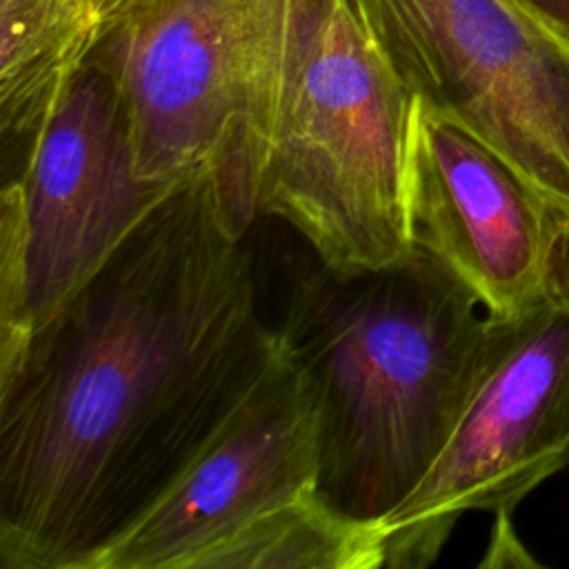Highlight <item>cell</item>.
Listing matches in <instances>:
<instances>
[{
	"instance_id": "3957f363",
	"label": "cell",
	"mask_w": 569,
	"mask_h": 569,
	"mask_svg": "<svg viewBox=\"0 0 569 569\" xmlns=\"http://www.w3.org/2000/svg\"><path fill=\"white\" fill-rule=\"evenodd\" d=\"M327 0H176L156 20L100 42L127 111L144 182L209 176L247 236L284 80Z\"/></svg>"
},
{
	"instance_id": "ba28073f",
	"label": "cell",
	"mask_w": 569,
	"mask_h": 569,
	"mask_svg": "<svg viewBox=\"0 0 569 569\" xmlns=\"http://www.w3.org/2000/svg\"><path fill=\"white\" fill-rule=\"evenodd\" d=\"M313 496H320L313 402L280 342L167 489L84 569H202L229 540Z\"/></svg>"
},
{
	"instance_id": "6da1fadb",
	"label": "cell",
	"mask_w": 569,
	"mask_h": 569,
	"mask_svg": "<svg viewBox=\"0 0 569 569\" xmlns=\"http://www.w3.org/2000/svg\"><path fill=\"white\" fill-rule=\"evenodd\" d=\"M209 176L171 184L0 358V567L84 569L280 351Z\"/></svg>"
},
{
	"instance_id": "7a4b0ae2",
	"label": "cell",
	"mask_w": 569,
	"mask_h": 569,
	"mask_svg": "<svg viewBox=\"0 0 569 569\" xmlns=\"http://www.w3.org/2000/svg\"><path fill=\"white\" fill-rule=\"evenodd\" d=\"M276 329L311 393L320 496L380 525L449 440L485 365L491 316L416 247L365 273L296 260Z\"/></svg>"
},
{
	"instance_id": "52a82bcc",
	"label": "cell",
	"mask_w": 569,
	"mask_h": 569,
	"mask_svg": "<svg viewBox=\"0 0 569 569\" xmlns=\"http://www.w3.org/2000/svg\"><path fill=\"white\" fill-rule=\"evenodd\" d=\"M569 467V280L491 318L480 376L440 456L380 522L385 567L431 565L467 511L509 513Z\"/></svg>"
},
{
	"instance_id": "30bf717a",
	"label": "cell",
	"mask_w": 569,
	"mask_h": 569,
	"mask_svg": "<svg viewBox=\"0 0 569 569\" xmlns=\"http://www.w3.org/2000/svg\"><path fill=\"white\" fill-rule=\"evenodd\" d=\"M93 53L78 0H0V142L18 156Z\"/></svg>"
},
{
	"instance_id": "9c48e42d",
	"label": "cell",
	"mask_w": 569,
	"mask_h": 569,
	"mask_svg": "<svg viewBox=\"0 0 569 569\" xmlns=\"http://www.w3.org/2000/svg\"><path fill=\"white\" fill-rule=\"evenodd\" d=\"M409 216L413 244L436 256L491 318L516 316L569 280V216L416 96Z\"/></svg>"
},
{
	"instance_id": "5b68a950",
	"label": "cell",
	"mask_w": 569,
	"mask_h": 569,
	"mask_svg": "<svg viewBox=\"0 0 569 569\" xmlns=\"http://www.w3.org/2000/svg\"><path fill=\"white\" fill-rule=\"evenodd\" d=\"M171 184L133 167L111 67L91 53L0 189V358L20 351Z\"/></svg>"
},
{
	"instance_id": "8992f818",
	"label": "cell",
	"mask_w": 569,
	"mask_h": 569,
	"mask_svg": "<svg viewBox=\"0 0 569 569\" xmlns=\"http://www.w3.org/2000/svg\"><path fill=\"white\" fill-rule=\"evenodd\" d=\"M407 89L569 216V38L520 0H347Z\"/></svg>"
},
{
	"instance_id": "277c9868",
	"label": "cell",
	"mask_w": 569,
	"mask_h": 569,
	"mask_svg": "<svg viewBox=\"0 0 569 569\" xmlns=\"http://www.w3.org/2000/svg\"><path fill=\"white\" fill-rule=\"evenodd\" d=\"M413 93L347 0H327L289 67L260 216L289 222L336 273L416 253L409 216Z\"/></svg>"
},
{
	"instance_id": "7c38bea8",
	"label": "cell",
	"mask_w": 569,
	"mask_h": 569,
	"mask_svg": "<svg viewBox=\"0 0 569 569\" xmlns=\"http://www.w3.org/2000/svg\"><path fill=\"white\" fill-rule=\"evenodd\" d=\"M556 31L569 38V0H520Z\"/></svg>"
},
{
	"instance_id": "8fae6325",
	"label": "cell",
	"mask_w": 569,
	"mask_h": 569,
	"mask_svg": "<svg viewBox=\"0 0 569 569\" xmlns=\"http://www.w3.org/2000/svg\"><path fill=\"white\" fill-rule=\"evenodd\" d=\"M176 0H78L93 49L111 36L142 27L162 16Z\"/></svg>"
}]
</instances>
